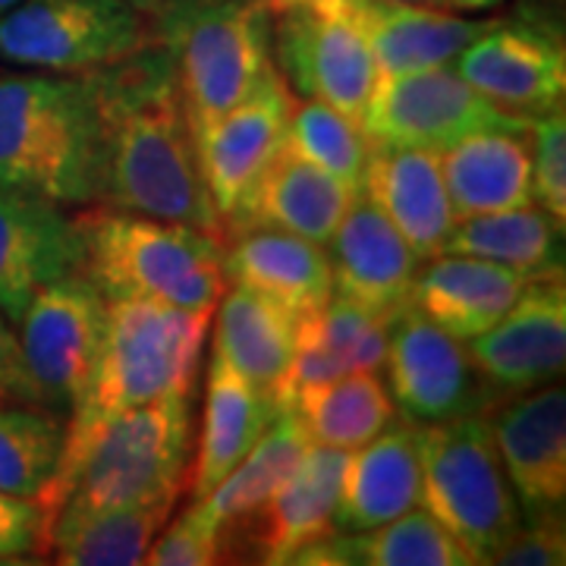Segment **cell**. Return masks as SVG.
<instances>
[{
	"label": "cell",
	"instance_id": "obj_1",
	"mask_svg": "<svg viewBox=\"0 0 566 566\" xmlns=\"http://www.w3.org/2000/svg\"><path fill=\"white\" fill-rule=\"evenodd\" d=\"M104 133L102 202L223 240L196 139L182 114L170 51L151 39L120 61L80 73Z\"/></svg>",
	"mask_w": 566,
	"mask_h": 566
},
{
	"label": "cell",
	"instance_id": "obj_2",
	"mask_svg": "<svg viewBox=\"0 0 566 566\" xmlns=\"http://www.w3.org/2000/svg\"><path fill=\"white\" fill-rule=\"evenodd\" d=\"M192 465L189 397L66 422L61 463L39 497L41 535L57 513L180 501Z\"/></svg>",
	"mask_w": 566,
	"mask_h": 566
},
{
	"label": "cell",
	"instance_id": "obj_3",
	"mask_svg": "<svg viewBox=\"0 0 566 566\" xmlns=\"http://www.w3.org/2000/svg\"><path fill=\"white\" fill-rule=\"evenodd\" d=\"M0 189L102 202L104 133L88 82L0 73Z\"/></svg>",
	"mask_w": 566,
	"mask_h": 566
},
{
	"label": "cell",
	"instance_id": "obj_4",
	"mask_svg": "<svg viewBox=\"0 0 566 566\" xmlns=\"http://www.w3.org/2000/svg\"><path fill=\"white\" fill-rule=\"evenodd\" d=\"M82 268L104 300H155L192 312H214L227 293L223 240L123 208H92L73 218Z\"/></svg>",
	"mask_w": 566,
	"mask_h": 566
},
{
	"label": "cell",
	"instance_id": "obj_5",
	"mask_svg": "<svg viewBox=\"0 0 566 566\" xmlns=\"http://www.w3.org/2000/svg\"><path fill=\"white\" fill-rule=\"evenodd\" d=\"M155 20L192 139L240 107L274 70V10L264 0H170Z\"/></svg>",
	"mask_w": 566,
	"mask_h": 566
},
{
	"label": "cell",
	"instance_id": "obj_6",
	"mask_svg": "<svg viewBox=\"0 0 566 566\" xmlns=\"http://www.w3.org/2000/svg\"><path fill=\"white\" fill-rule=\"evenodd\" d=\"M208 324L211 312L155 300H107L102 349L70 422H95L164 397L192 400Z\"/></svg>",
	"mask_w": 566,
	"mask_h": 566
},
{
	"label": "cell",
	"instance_id": "obj_7",
	"mask_svg": "<svg viewBox=\"0 0 566 566\" xmlns=\"http://www.w3.org/2000/svg\"><path fill=\"white\" fill-rule=\"evenodd\" d=\"M422 504L463 545L472 564H491L520 528L523 510L506 482L488 412L416 424Z\"/></svg>",
	"mask_w": 566,
	"mask_h": 566
},
{
	"label": "cell",
	"instance_id": "obj_8",
	"mask_svg": "<svg viewBox=\"0 0 566 566\" xmlns=\"http://www.w3.org/2000/svg\"><path fill=\"white\" fill-rule=\"evenodd\" d=\"M271 57L296 98L331 104L363 123L378 66L359 0H296L274 10Z\"/></svg>",
	"mask_w": 566,
	"mask_h": 566
},
{
	"label": "cell",
	"instance_id": "obj_9",
	"mask_svg": "<svg viewBox=\"0 0 566 566\" xmlns=\"http://www.w3.org/2000/svg\"><path fill=\"white\" fill-rule=\"evenodd\" d=\"M151 39L126 0H22L0 17V61L51 73L80 76Z\"/></svg>",
	"mask_w": 566,
	"mask_h": 566
},
{
	"label": "cell",
	"instance_id": "obj_10",
	"mask_svg": "<svg viewBox=\"0 0 566 566\" xmlns=\"http://www.w3.org/2000/svg\"><path fill=\"white\" fill-rule=\"evenodd\" d=\"M532 117L488 102L450 66L378 76L363 114L365 136L378 145H409L441 151L469 133H528Z\"/></svg>",
	"mask_w": 566,
	"mask_h": 566
},
{
	"label": "cell",
	"instance_id": "obj_11",
	"mask_svg": "<svg viewBox=\"0 0 566 566\" xmlns=\"http://www.w3.org/2000/svg\"><path fill=\"white\" fill-rule=\"evenodd\" d=\"M387 394L409 422L431 424L501 403L472 363L465 340L406 305L387 324Z\"/></svg>",
	"mask_w": 566,
	"mask_h": 566
},
{
	"label": "cell",
	"instance_id": "obj_12",
	"mask_svg": "<svg viewBox=\"0 0 566 566\" xmlns=\"http://www.w3.org/2000/svg\"><path fill=\"white\" fill-rule=\"evenodd\" d=\"M104 293L85 274L41 286L22 312V356L51 412H73L92 378L104 334Z\"/></svg>",
	"mask_w": 566,
	"mask_h": 566
},
{
	"label": "cell",
	"instance_id": "obj_13",
	"mask_svg": "<svg viewBox=\"0 0 566 566\" xmlns=\"http://www.w3.org/2000/svg\"><path fill=\"white\" fill-rule=\"evenodd\" d=\"M349 450L312 444L290 482L259 510L221 526V560L290 564L305 545L334 532Z\"/></svg>",
	"mask_w": 566,
	"mask_h": 566
},
{
	"label": "cell",
	"instance_id": "obj_14",
	"mask_svg": "<svg viewBox=\"0 0 566 566\" xmlns=\"http://www.w3.org/2000/svg\"><path fill=\"white\" fill-rule=\"evenodd\" d=\"M465 349L497 400L554 385L566 363V283L564 274L535 277L504 318Z\"/></svg>",
	"mask_w": 566,
	"mask_h": 566
},
{
	"label": "cell",
	"instance_id": "obj_15",
	"mask_svg": "<svg viewBox=\"0 0 566 566\" xmlns=\"http://www.w3.org/2000/svg\"><path fill=\"white\" fill-rule=\"evenodd\" d=\"M457 73L488 102L535 117L564 104V39L547 22L494 20L465 44L457 57Z\"/></svg>",
	"mask_w": 566,
	"mask_h": 566
},
{
	"label": "cell",
	"instance_id": "obj_16",
	"mask_svg": "<svg viewBox=\"0 0 566 566\" xmlns=\"http://www.w3.org/2000/svg\"><path fill=\"white\" fill-rule=\"evenodd\" d=\"M506 482L526 516L557 513L566 501V394L545 385L488 409Z\"/></svg>",
	"mask_w": 566,
	"mask_h": 566
},
{
	"label": "cell",
	"instance_id": "obj_17",
	"mask_svg": "<svg viewBox=\"0 0 566 566\" xmlns=\"http://www.w3.org/2000/svg\"><path fill=\"white\" fill-rule=\"evenodd\" d=\"M293 102L296 95L274 66L240 107L223 114L205 136L196 139L205 186L221 214V223L237 211V205L262 177L264 167L281 151Z\"/></svg>",
	"mask_w": 566,
	"mask_h": 566
},
{
	"label": "cell",
	"instance_id": "obj_18",
	"mask_svg": "<svg viewBox=\"0 0 566 566\" xmlns=\"http://www.w3.org/2000/svg\"><path fill=\"white\" fill-rule=\"evenodd\" d=\"M327 245L334 293L375 312L387 324L406 305H412V281L422 259L363 189L353 196L344 221Z\"/></svg>",
	"mask_w": 566,
	"mask_h": 566
},
{
	"label": "cell",
	"instance_id": "obj_19",
	"mask_svg": "<svg viewBox=\"0 0 566 566\" xmlns=\"http://www.w3.org/2000/svg\"><path fill=\"white\" fill-rule=\"evenodd\" d=\"M80 268V230L61 205L0 189V312L10 322H20L41 286Z\"/></svg>",
	"mask_w": 566,
	"mask_h": 566
},
{
	"label": "cell",
	"instance_id": "obj_20",
	"mask_svg": "<svg viewBox=\"0 0 566 566\" xmlns=\"http://www.w3.org/2000/svg\"><path fill=\"white\" fill-rule=\"evenodd\" d=\"M359 189L303 158L290 142L271 158L237 211L223 221V237L243 227H277L303 240L327 245Z\"/></svg>",
	"mask_w": 566,
	"mask_h": 566
},
{
	"label": "cell",
	"instance_id": "obj_21",
	"mask_svg": "<svg viewBox=\"0 0 566 566\" xmlns=\"http://www.w3.org/2000/svg\"><path fill=\"white\" fill-rule=\"evenodd\" d=\"M227 281L259 290L296 322L315 315L334 293L324 245L277 227H243L223 237Z\"/></svg>",
	"mask_w": 566,
	"mask_h": 566
},
{
	"label": "cell",
	"instance_id": "obj_22",
	"mask_svg": "<svg viewBox=\"0 0 566 566\" xmlns=\"http://www.w3.org/2000/svg\"><path fill=\"white\" fill-rule=\"evenodd\" d=\"M363 192L385 211L422 262L441 255L447 233L457 223L441 174V151L375 142Z\"/></svg>",
	"mask_w": 566,
	"mask_h": 566
},
{
	"label": "cell",
	"instance_id": "obj_23",
	"mask_svg": "<svg viewBox=\"0 0 566 566\" xmlns=\"http://www.w3.org/2000/svg\"><path fill=\"white\" fill-rule=\"evenodd\" d=\"M532 281V274L506 264L441 252L424 259V268L419 264L412 281V308L444 327L447 334L472 340L504 318Z\"/></svg>",
	"mask_w": 566,
	"mask_h": 566
},
{
	"label": "cell",
	"instance_id": "obj_24",
	"mask_svg": "<svg viewBox=\"0 0 566 566\" xmlns=\"http://www.w3.org/2000/svg\"><path fill=\"white\" fill-rule=\"evenodd\" d=\"M283 406L240 378L221 356L211 353L205 378V409L199 450L189 465L192 501L208 497L223 479L243 463L245 453L262 441V434L277 422Z\"/></svg>",
	"mask_w": 566,
	"mask_h": 566
},
{
	"label": "cell",
	"instance_id": "obj_25",
	"mask_svg": "<svg viewBox=\"0 0 566 566\" xmlns=\"http://www.w3.org/2000/svg\"><path fill=\"white\" fill-rule=\"evenodd\" d=\"M422 504V465L416 422L387 424L349 453L334 532H368Z\"/></svg>",
	"mask_w": 566,
	"mask_h": 566
},
{
	"label": "cell",
	"instance_id": "obj_26",
	"mask_svg": "<svg viewBox=\"0 0 566 566\" xmlns=\"http://www.w3.org/2000/svg\"><path fill=\"white\" fill-rule=\"evenodd\" d=\"M214 356L240 378L290 409V368L296 356V318L243 283H233L218 303Z\"/></svg>",
	"mask_w": 566,
	"mask_h": 566
},
{
	"label": "cell",
	"instance_id": "obj_27",
	"mask_svg": "<svg viewBox=\"0 0 566 566\" xmlns=\"http://www.w3.org/2000/svg\"><path fill=\"white\" fill-rule=\"evenodd\" d=\"M441 174L453 218L491 214L532 202L528 133L482 129L441 148Z\"/></svg>",
	"mask_w": 566,
	"mask_h": 566
},
{
	"label": "cell",
	"instance_id": "obj_28",
	"mask_svg": "<svg viewBox=\"0 0 566 566\" xmlns=\"http://www.w3.org/2000/svg\"><path fill=\"white\" fill-rule=\"evenodd\" d=\"M378 76L450 66L494 20H460L403 0H359Z\"/></svg>",
	"mask_w": 566,
	"mask_h": 566
},
{
	"label": "cell",
	"instance_id": "obj_29",
	"mask_svg": "<svg viewBox=\"0 0 566 566\" xmlns=\"http://www.w3.org/2000/svg\"><path fill=\"white\" fill-rule=\"evenodd\" d=\"M387 356V322L359 303L331 293V300L303 322H296V356L286 394L324 385L353 371H378Z\"/></svg>",
	"mask_w": 566,
	"mask_h": 566
},
{
	"label": "cell",
	"instance_id": "obj_30",
	"mask_svg": "<svg viewBox=\"0 0 566 566\" xmlns=\"http://www.w3.org/2000/svg\"><path fill=\"white\" fill-rule=\"evenodd\" d=\"M177 501L107 506L92 513H57L44 535L41 554L63 566H136L167 526Z\"/></svg>",
	"mask_w": 566,
	"mask_h": 566
},
{
	"label": "cell",
	"instance_id": "obj_31",
	"mask_svg": "<svg viewBox=\"0 0 566 566\" xmlns=\"http://www.w3.org/2000/svg\"><path fill=\"white\" fill-rule=\"evenodd\" d=\"M564 223H557L538 205H520L491 214H472L453 223L444 249L450 255H472L526 271L532 277L564 274L560 255Z\"/></svg>",
	"mask_w": 566,
	"mask_h": 566
},
{
	"label": "cell",
	"instance_id": "obj_32",
	"mask_svg": "<svg viewBox=\"0 0 566 566\" xmlns=\"http://www.w3.org/2000/svg\"><path fill=\"white\" fill-rule=\"evenodd\" d=\"M290 409L303 419L312 444L359 450L375 434H381L397 406L387 394L378 371H353L324 385L300 387L290 400Z\"/></svg>",
	"mask_w": 566,
	"mask_h": 566
},
{
	"label": "cell",
	"instance_id": "obj_33",
	"mask_svg": "<svg viewBox=\"0 0 566 566\" xmlns=\"http://www.w3.org/2000/svg\"><path fill=\"white\" fill-rule=\"evenodd\" d=\"M308 447H312V438L305 431L303 419L296 416V409H283L277 422L262 434V441L245 453L243 463L208 497L192 501V504H199V510L218 528L227 526L245 513L259 510L264 501H271L290 482L296 465L303 463Z\"/></svg>",
	"mask_w": 566,
	"mask_h": 566
},
{
	"label": "cell",
	"instance_id": "obj_34",
	"mask_svg": "<svg viewBox=\"0 0 566 566\" xmlns=\"http://www.w3.org/2000/svg\"><path fill=\"white\" fill-rule=\"evenodd\" d=\"M66 424L41 406H0V491L39 504L61 463Z\"/></svg>",
	"mask_w": 566,
	"mask_h": 566
},
{
	"label": "cell",
	"instance_id": "obj_35",
	"mask_svg": "<svg viewBox=\"0 0 566 566\" xmlns=\"http://www.w3.org/2000/svg\"><path fill=\"white\" fill-rule=\"evenodd\" d=\"M286 142L303 158L324 167L327 174H334L346 186L363 189L365 167H368L371 148H375V142L365 136L363 123L349 120L331 104L296 98L293 111H290Z\"/></svg>",
	"mask_w": 566,
	"mask_h": 566
},
{
	"label": "cell",
	"instance_id": "obj_36",
	"mask_svg": "<svg viewBox=\"0 0 566 566\" xmlns=\"http://www.w3.org/2000/svg\"><path fill=\"white\" fill-rule=\"evenodd\" d=\"M532 199L566 223V117L564 104L532 117Z\"/></svg>",
	"mask_w": 566,
	"mask_h": 566
},
{
	"label": "cell",
	"instance_id": "obj_37",
	"mask_svg": "<svg viewBox=\"0 0 566 566\" xmlns=\"http://www.w3.org/2000/svg\"><path fill=\"white\" fill-rule=\"evenodd\" d=\"M142 564L151 566H211L221 560V528L205 516L199 504L186 506L180 516L145 551Z\"/></svg>",
	"mask_w": 566,
	"mask_h": 566
},
{
	"label": "cell",
	"instance_id": "obj_38",
	"mask_svg": "<svg viewBox=\"0 0 566 566\" xmlns=\"http://www.w3.org/2000/svg\"><path fill=\"white\" fill-rule=\"evenodd\" d=\"M528 523L497 547L491 564L504 566H560L566 564V532L564 516L557 513H542V516H526Z\"/></svg>",
	"mask_w": 566,
	"mask_h": 566
},
{
	"label": "cell",
	"instance_id": "obj_39",
	"mask_svg": "<svg viewBox=\"0 0 566 566\" xmlns=\"http://www.w3.org/2000/svg\"><path fill=\"white\" fill-rule=\"evenodd\" d=\"M41 554V506L0 491V560Z\"/></svg>",
	"mask_w": 566,
	"mask_h": 566
},
{
	"label": "cell",
	"instance_id": "obj_40",
	"mask_svg": "<svg viewBox=\"0 0 566 566\" xmlns=\"http://www.w3.org/2000/svg\"><path fill=\"white\" fill-rule=\"evenodd\" d=\"M20 403V406H41V390L25 365L22 346L17 334L7 327L0 318V406Z\"/></svg>",
	"mask_w": 566,
	"mask_h": 566
},
{
	"label": "cell",
	"instance_id": "obj_41",
	"mask_svg": "<svg viewBox=\"0 0 566 566\" xmlns=\"http://www.w3.org/2000/svg\"><path fill=\"white\" fill-rule=\"evenodd\" d=\"M126 3H129L133 10H139L142 17H158L170 0H126Z\"/></svg>",
	"mask_w": 566,
	"mask_h": 566
},
{
	"label": "cell",
	"instance_id": "obj_42",
	"mask_svg": "<svg viewBox=\"0 0 566 566\" xmlns=\"http://www.w3.org/2000/svg\"><path fill=\"white\" fill-rule=\"evenodd\" d=\"M444 3L457 7V10H488V7H494L501 0H444Z\"/></svg>",
	"mask_w": 566,
	"mask_h": 566
},
{
	"label": "cell",
	"instance_id": "obj_43",
	"mask_svg": "<svg viewBox=\"0 0 566 566\" xmlns=\"http://www.w3.org/2000/svg\"><path fill=\"white\" fill-rule=\"evenodd\" d=\"M17 3H22V0H0V17H3V13H10Z\"/></svg>",
	"mask_w": 566,
	"mask_h": 566
},
{
	"label": "cell",
	"instance_id": "obj_44",
	"mask_svg": "<svg viewBox=\"0 0 566 566\" xmlns=\"http://www.w3.org/2000/svg\"><path fill=\"white\" fill-rule=\"evenodd\" d=\"M271 10H281V7H286V3H296V0H264Z\"/></svg>",
	"mask_w": 566,
	"mask_h": 566
},
{
	"label": "cell",
	"instance_id": "obj_45",
	"mask_svg": "<svg viewBox=\"0 0 566 566\" xmlns=\"http://www.w3.org/2000/svg\"><path fill=\"white\" fill-rule=\"evenodd\" d=\"M403 3H428V7H434V3H444V0H403Z\"/></svg>",
	"mask_w": 566,
	"mask_h": 566
}]
</instances>
